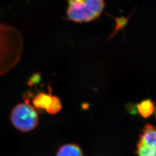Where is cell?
Listing matches in <instances>:
<instances>
[{
	"instance_id": "ba28073f",
	"label": "cell",
	"mask_w": 156,
	"mask_h": 156,
	"mask_svg": "<svg viewBox=\"0 0 156 156\" xmlns=\"http://www.w3.org/2000/svg\"><path fill=\"white\" fill-rule=\"evenodd\" d=\"M62 109V103L60 99L56 95H52L51 102L46 112L48 113L55 115L60 112Z\"/></svg>"
},
{
	"instance_id": "9c48e42d",
	"label": "cell",
	"mask_w": 156,
	"mask_h": 156,
	"mask_svg": "<svg viewBox=\"0 0 156 156\" xmlns=\"http://www.w3.org/2000/svg\"><path fill=\"white\" fill-rule=\"evenodd\" d=\"M129 18V17H128V18L121 17H119V18H116L115 19L116 20L117 24H116V26L115 32H114V33L113 34V35L112 37H113L115 34L117 33L119 30H122L124 28V27L125 26H126L127 23L128 22Z\"/></svg>"
},
{
	"instance_id": "8992f818",
	"label": "cell",
	"mask_w": 156,
	"mask_h": 156,
	"mask_svg": "<svg viewBox=\"0 0 156 156\" xmlns=\"http://www.w3.org/2000/svg\"><path fill=\"white\" fill-rule=\"evenodd\" d=\"M56 156H84L83 151L79 145L68 144L62 145L57 153Z\"/></svg>"
},
{
	"instance_id": "52a82bcc",
	"label": "cell",
	"mask_w": 156,
	"mask_h": 156,
	"mask_svg": "<svg viewBox=\"0 0 156 156\" xmlns=\"http://www.w3.org/2000/svg\"><path fill=\"white\" fill-rule=\"evenodd\" d=\"M154 103L150 100H146L137 105V109L140 115L144 118L151 116L154 112Z\"/></svg>"
},
{
	"instance_id": "7a4b0ae2",
	"label": "cell",
	"mask_w": 156,
	"mask_h": 156,
	"mask_svg": "<svg viewBox=\"0 0 156 156\" xmlns=\"http://www.w3.org/2000/svg\"><path fill=\"white\" fill-rule=\"evenodd\" d=\"M67 19L75 23L89 22L100 16L104 0H67Z\"/></svg>"
},
{
	"instance_id": "30bf717a",
	"label": "cell",
	"mask_w": 156,
	"mask_h": 156,
	"mask_svg": "<svg viewBox=\"0 0 156 156\" xmlns=\"http://www.w3.org/2000/svg\"><path fill=\"white\" fill-rule=\"evenodd\" d=\"M154 112H155V117L156 118V108H155V109H154Z\"/></svg>"
},
{
	"instance_id": "5b68a950",
	"label": "cell",
	"mask_w": 156,
	"mask_h": 156,
	"mask_svg": "<svg viewBox=\"0 0 156 156\" xmlns=\"http://www.w3.org/2000/svg\"><path fill=\"white\" fill-rule=\"evenodd\" d=\"M51 90L49 87V93L43 91H39L33 98V105L34 108L39 110L47 111L50 106L52 98Z\"/></svg>"
},
{
	"instance_id": "6da1fadb",
	"label": "cell",
	"mask_w": 156,
	"mask_h": 156,
	"mask_svg": "<svg viewBox=\"0 0 156 156\" xmlns=\"http://www.w3.org/2000/svg\"><path fill=\"white\" fill-rule=\"evenodd\" d=\"M23 38L13 26L0 23V76L19 62L23 50Z\"/></svg>"
},
{
	"instance_id": "3957f363",
	"label": "cell",
	"mask_w": 156,
	"mask_h": 156,
	"mask_svg": "<svg viewBox=\"0 0 156 156\" xmlns=\"http://www.w3.org/2000/svg\"><path fill=\"white\" fill-rule=\"evenodd\" d=\"M10 119L12 125L22 133H28L37 127L39 123V116L37 109L28 101L20 103L12 110Z\"/></svg>"
},
{
	"instance_id": "277c9868",
	"label": "cell",
	"mask_w": 156,
	"mask_h": 156,
	"mask_svg": "<svg viewBox=\"0 0 156 156\" xmlns=\"http://www.w3.org/2000/svg\"><path fill=\"white\" fill-rule=\"evenodd\" d=\"M137 156H156V127L147 124L140 135L136 147Z\"/></svg>"
}]
</instances>
